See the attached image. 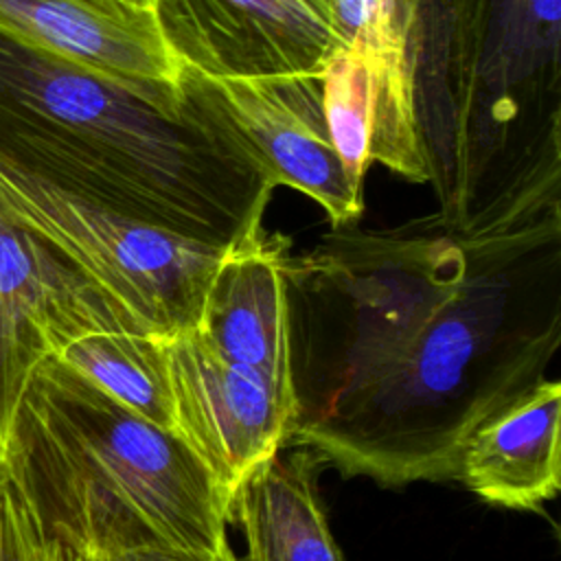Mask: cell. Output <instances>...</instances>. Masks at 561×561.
<instances>
[{
	"instance_id": "cell-18",
	"label": "cell",
	"mask_w": 561,
	"mask_h": 561,
	"mask_svg": "<svg viewBox=\"0 0 561 561\" xmlns=\"http://www.w3.org/2000/svg\"><path fill=\"white\" fill-rule=\"evenodd\" d=\"M0 561H85L50 535L0 465Z\"/></svg>"
},
{
	"instance_id": "cell-4",
	"label": "cell",
	"mask_w": 561,
	"mask_h": 561,
	"mask_svg": "<svg viewBox=\"0 0 561 561\" xmlns=\"http://www.w3.org/2000/svg\"><path fill=\"white\" fill-rule=\"evenodd\" d=\"M462 270L465 248L436 215L390 230L333 228L316 248L287 252L291 432L390 364L456 291Z\"/></svg>"
},
{
	"instance_id": "cell-2",
	"label": "cell",
	"mask_w": 561,
	"mask_h": 561,
	"mask_svg": "<svg viewBox=\"0 0 561 561\" xmlns=\"http://www.w3.org/2000/svg\"><path fill=\"white\" fill-rule=\"evenodd\" d=\"M0 162L219 250L263 228L274 191L180 81L121 83L4 31Z\"/></svg>"
},
{
	"instance_id": "cell-11",
	"label": "cell",
	"mask_w": 561,
	"mask_h": 561,
	"mask_svg": "<svg viewBox=\"0 0 561 561\" xmlns=\"http://www.w3.org/2000/svg\"><path fill=\"white\" fill-rule=\"evenodd\" d=\"M162 353L175 434L210 469L232 504L245 476L289 443L294 403L217 355L193 327L162 337Z\"/></svg>"
},
{
	"instance_id": "cell-10",
	"label": "cell",
	"mask_w": 561,
	"mask_h": 561,
	"mask_svg": "<svg viewBox=\"0 0 561 561\" xmlns=\"http://www.w3.org/2000/svg\"><path fill=\"white\" fill-rule=\"evenodd\" d=\"M160 35L206 77L320 75L348 42L329 0H156Z\"/></svg>"
},
{
	"instance_id": "cell-12",
	"label": "cell",
	"mask_w": 561,
	"mask_h": 561,
	"mask_svg": "<svg viewBox=\"0 0 561 561\" xmlns=\"http://www.w3.org/2000/svg\"><path fill=\"white\" fill-rule=\"evenodd\" d=\"M0 31L121 83L178 90L182 66L149 11L116 0H0Z\"/></svg>"
},
{
	"instance_id": "cell-19",
	"label": "cell",
	"mask_w": 561,
	"mask_h": 561,
	"mask_svg": "<svg viewBox=\"0 0 561 561\" xmlns=\"http://www.w3.org/2000/svg\"><path fill=\"white\" fill-rule=\"evenodd\" d=\"M99 561H237L232 546L228 543L215 554H188V552H173V550H138L127 554H116Z\"/></svg>"
},
{
	"instance_id": "cell-7",
	"label": "cell",
	"mask_w": 561,
	"mask_h": 561,
	"mask_svg": "<svg viewBox=\"0 0 561 561\" xmlns=\"http://www.w3.org/2000/svg\"><path fill=\"white\" fill-rule=\"evenodd\" d=\"M180 85L276 188L313 199L331 228L357 224L364 188L346 175L322 112L318 75L206 77L180 70Z\"/></svg>"
},
{
	"instance_id": "cell-15",
	"label": "cell",
	"mask_w": 561,
	"mask_h": 561,
	"mask_svg": "<svg viewBox=\"0 0 561 561\" xmlns=\"http://www.w3.org/2000/svg\"><path fill=\"white\" fill-rule=\"evenodd\" d=\"M320 456L307 447L252 469L230 504L245 554L237 561H344L318 495Z\"/></svg>"
},
{
	"instance_id": "cell-6",
	"label": "cell",
	"mask_w": 561,
	"mask_h": 561,
	"mask_svg": "<svg viewBox=\"0 0 561 561\" xmlns=\"http://www.w3.org/2000/svg\"><path fill=\"white\" fill-rule=\"evenodd\" d=\"M0 213L50 241L142 331L160 337L195 324L208 278L226 252L121 215L2 162Z\"/></svg>"
},
{
	"instance_id": "cell-3",
	"label": "cell",
	"mask_w": 561,
	"mask_h": 561,
	"mask_svg": "<svg viewBox=\"0 0 561 561\" xmlns=\"http://www.w3.org/2000/svg\"><path fill=\"white\" fill-rule=\"evenodd\" d=\"M0 465L44 528L85 561L230 543V500L199 456L57 355L33 373Z\"/></svg>"
},
{
	"instance_id": "cell-9",
	"label": "cell",
	"mask_w": 561,
	"mask_h": 561,
	"mask_svg": "<svg viewBox=\"0 0 561 561\" xmlns=\"http://www.w3.org/2000/svg\"><path fill=\"white\" fill-rule=\"evenodd\" d=\"M96 331L142 329L50 241L0 213V462L37 366Z\"/></svg>"
},
{
	"instance_id": "cell-1",
	"label": "cell",
	"mask_w": 561,
	"mask_h": 561,
	"mask_svg": "<svg viewBox=\"0 0 561 561\" xmlns=\"http://www.w3.org/2000/svg\"><path fill=\"white\" fill-rule=\"evenodd\" d=\"M460 243L456 291L289 443L379 486L456 480L467 438L546 377L561 344V215Z\"/></svg>"
},
{
	"instance_id": "cell-14",
	"label": "cell",
	"mask_w": 561,
	"mask_h": 561,
	"mask_svg": "<svg viewBox=\"0 0 561 561\" xmlns=\"http://www.w3.org/2000/svg\"><path fill=\"white\" fill-rule=\"evenodd\" d=\"M456 480L482 502L541 511L561 486V383L541 379L465 443Z\"/></svg>"
},
{
	"instance_id": "cell-8",
	"label": "cell",
	"mask_w": 561,
	"mask_h": 561,
	"mask_svg": "<svg viewBox=\"0 0 561 561\" xmlns=\"http://www.w3.org/2000/svg\"><path fill=\"white\" fill-rule=\"evenodd\" d=\"M399 28L436 219L465 241L478 206V0H399Z\"/></svg>"
},
{
	"instance_id": "cell-20",
	"label": "cell",
	"mask_w": 561,
	"mask_h": 561,
	"mask_svg": "<svg viewBox=\"0 0 561 561\" xmlns=\"http://www.w3.org/2000/svg\"><path fill=\"white\" fill-rule=\"evenodd\" d=\"M121 4H127L131 9H140V11H149L153 13V7H156V0H116Z\"/></svg>"
},
{
	"instance_id": "cell-17",
	"label": "cell",
	"mask_w": 561,
	"mask_h": 561,
	"mask_svg": "<svg viewBox=\"0 0 561 561\" xmlns=\"http://www.w3.org/2000/svg\"><path fill=\"white\" fill-rule=\"evenodd\" d=\"M320 94L333 149L357 188L370 162L373 79L362 44L348 42L320 70Z\"/></svg>"
},
{
	"instance_id": "cell-16",
	"label": "cell",
	"mask_w": 561,
	"mask_h": 561,
	"mask_svg": "<svg viewBox=\"0 0 561 561\" xmlns=\"http://www.w3.org/2000/svg\"><path fill=\"white\" fill-rule=\"evenodd\" d=\"M53 355L127 410L175 432L160 335L142 331H96L64 344Z\"/></svg>"
},
{
	"instance_id": "cell-5",
	"label": "cell",
	"mask_w": 561,
	"mask_h": 561,
	"mask_svg": "<svg viewBox=\"0 0 561 561\" xmlns=\"http://www.w3.org/2000/svg\"><path fill=\"white\" fill-rule=\"evenodd\" d=\"M561 0H478V206L465 241L561 208Z\"/></svg>"
},
{
	"instance_id": "cell-13",
	"label": "cell",
	"mask_w": 561,
	"mask_h": 561,
	"mask_svg": "<svg viewBox=\"0 0 561 561\" xmlns=\"http://www.w3.org/2000/svg\"><path fill=\"white\" fill-rule=\"evenodd\" d=\"M289 239L265 228L226 250L208 278L193 329L217 355L294 403L283 278Z\"/></svg>"
}]
</instances>
